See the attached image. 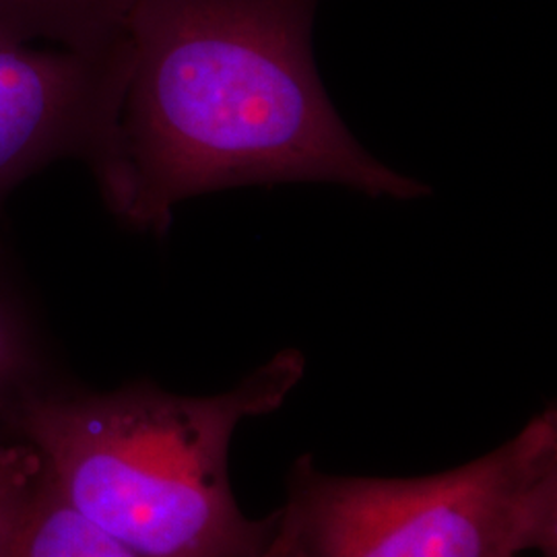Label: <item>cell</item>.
Masks as SVG:
<instances>
[{"instance_id":"cell-1","label":"cell","mask_w":557,"mask_h":557,"mask_svg":"<svg viewBox=\"0 0 557 557\" xmlns=\"http://www.w3.org/2000/svg\"><path fill=\"white\" fill-rule=\"evenodd\" d=\"M320 0H124L116 220L163 238L200 195L289 182L413 200L430 186L376 160L320 79Z\"/></svg>"},{"instance_id":"cell-2","label":"cell","mask_w":557,"mask_h":557,"mask_svg":"<svg viewBox=\"0 0 557 557\" xmlns=\"http://www.w3.org/2000/svg\"><path fill=\"white\" fill-rule=\"evenodd\" d=\"M306 359L283 349L238 384L186 397L151 380L89 391L62 380L27 400L17 438L62 502L137 557H260L277 531L246 517L230 483L244 419L277 411Z\"/></svg>"},{"instance_id":"cell-3","label":"cell","mask_w":557,"mask_h":557,"mask_svg":"<svg viewBox=\"0 0 557 557\" xmlns=\"http://www.w3.org/2000/svg\"><path fill=\"white\" fill-rule=\"evenodd\" d=\"M281 512L301 557H557L556 407L425 478H343L299 457Z\"/></svg>"},{"instance_id":"cell-4","label":"cell","mask_w":557,"mask_h":557,"mask_svg":"<svg viewBox=\"0 0 557 557\" xmlns=\"http://www.w3.org/2000/svg\"><path fill=\"white\" fill-rule=\"evenodd\" d=\"M126 75L124 36L89 54L0 29V213L25 180L59 161L83 163L112 211Z\"/></svg>"},{"instance_id":"cell-5","label":"cell","mask_w":557,"mask_h":557,"mask_svg":"<svg viewBox=\"0 0 557 557\" xmlns=\"http://www.w3.org/2000/svg\"><path fill=\"white\" fill-rule=\"evenodd\" d=\"M59 382L34 294L0 238V440H20L15 428L25 403Z\"/></svg>"},{"instance_id":"cell-6","label":"cell","mask_w":557,"mask_h":557,"mask_svg":"<svg viewBox=\"0 0 557 557\" xmlns=\"http://www.w3.org/2000/svg\"><path fill=\"white\" fill-rule=\"evenodd\" d=\"M124 0H0V29L100 54L122 40Z\"/></svg>"},{"instance_id":"cell-7","label":"cell","mask_w":557,"mask_h":557,"mask_svg":"<svg viewBox=\"0 0 557 557\" xmlns=\"http://www.w3.org/2000/svg\"><path fill=\"white\" fill-rule=\"evenodd\" d=\"M0 557H137L77 515L44 478Z\"/></svg>"},{"instance_id":"cell-8","label":"cell","mask_w":557,"mask_h":557,"mask_svg":"<svg viewBox=\"0 0 557 557\" xmlns=\"http://www.w3.org/2000/svg\"><path fill=\"white\" fill-rule=\"evenodd\" d=\"M40 481L38 453L23 440H0V554Z\"/></svg>"},{"instance_id":"cell-9","label":"cell","mask_w":557,"mask_h":557,"mask_svg":"<svg viewBox=\"0 0 557 557\" xmlns=\"http://www.w3.org/2000/svg\"><path fill=\"white\" fill-rule=\"evenodd\" d=\"M260 557H301L299 556L298 545L296 539L292 533V527L287 522L285 515L278 508V522L275 537L271 541V545L264 549V554Z\"/></svg>"}]
</instances>
